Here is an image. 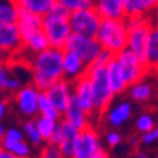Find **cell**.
Returning <instances> with one entry per match:
<instances>
[{
	"label": "cell",
	"instance_id": "1",
	"mask_svg": "<svg viewBox=\"0 0 158 158\" xmlns=\"http://www.w3.org/2000/svg\"><path fill=\"white\" fill-rule=\"evenodd\" d=\"M64 50L48 47L47 50L34 54L30 63L31 70V84L40 91H47L53 84L64 78L63 70Z\"/></svg>",
	"mask_w": 158,
	"mask_h": 158
},
{
	"label": "cell",
	"instance_id": "2",
	"mask_svg": "<svg viewBox=\"0 0 158 158\" xmlns=\"http://www.w3.org/2000/svg\"><path fill=\"white\" fill-rule=\"evenodd\" d=\"M70 17V11L59 3L47 16L43 17V31L50 41V47L64 50L67 41L73 34Z\"/></svg>",
	"mask_w": 158,
	"mask_h": 158
},
{
	"label": "cell",
	"instance_id": "3",
	"mask_svg": "<svg viewBox=\"0 0 158 158\" xmlns=\"http://www.w3.org/2000/svg\"><path fill=\"white\" fill-rule=\"evenodd\" d=\"M96 39L101 44L103 50L110 52L117 56L123 50L128 47V26L125 20H115V19H103L100 24L98 33Z\"/></svg>",
	"mask_w": 158,
	"mask_h": 158
},
{
	"label": "cell",
	"instance_id": "4",
	"mask_svg": "<svg viewBox=\"0 0 158 158\" xmlns=\"http://www.w3.org/2000/svg\"><path fill=\"white\" fill-rule=\"evenodd\" d=\"M127 26H128V48L148 66V44L154 20L150 15L138 16L127 19Z\"/></svg>",
	"mask_w": 158,
	"mask_h": 158
},
{
	"label": "cell",
	"instance_id": "5",
	"mask_svg": "<svg viewBox=\"0 0 158 158\" xmlns=\"http://www.w3.org/2000/svg\"><path fill=\"white\" fill-rule=\"evenodd\" d=\"M87 76L93 83L94 90V104H96V113H104L110 107V103L114 98V93L111 90L108 76H107V66L91 64L87 70Z\"/></svg>",
	"mask_w": 158,
	"mask_h": 158
},
{
	"label": "cell",
	"instance_id": "6",
	"mask_svg": "<svg viewBox=\"0 0 158 158\" xmlns=\"http://www.w3.org/2000/svg\"><path fill=\"white\" fill-rule=\"evenodd\" d=\"M64 50L78 54L87 63V66L90 67L98 59V56L103 52V47H101V44L98 43L96 37H87L83 36V34L73 33L69 39V41H67Z\"/></svg>",
	"mask_w": 158,
	"mask_h": 158
},
{
	"label": "cell",
	"instance_id": "7",
	"mask_svg": "<svg viewBox=\"0 0 158 158\" xmlns=\"http://www.w3.org/2000/svg\"><path fill=\"white\" fill-rule=\"evenodd\" d=\"M115 59H117L118 64L121 67L123 74H124L128 87L141 81L145 77V74L148 73V70H150V67L144 61H141L140 57L134 52H131L128 47L123 50L121 53H118L115 56Z\"/></svg>",
	"mask_w": 158,
	"mask_h": 158
},
{
	"label": "cell",
	"instance_id": "8",
	"mask_svg": "<svg viewBox=\"0 0 158 158\" xmlns=\"http://www.w3.org/2000/svg\"><path fill=\"white\" fill-rule=\"evenodd\" d=\"M70 20L73 33L83 34V36L87 37H96L97 33H98L103 17L100 16L96 7H91L71 13Z\"/></svg>",
	"mask_w": 158,
	"mask_h": 158
},
{
	"label": "cell",
	"instance_id": "9",
	"mask_svg": "<svg viewBox=\"0 0 158 158\" xmlns=\"http://www.w3.org/2000/svg\"><path fill=\"white\" fill-rule=\"evenodd\" d=\"M80 130H77L74 125H71L70 123H67L66 120L61 118L59 121V125H57L54 134H53V137L50 138V141L47 144L57 145L64 157L71 158L74 154V148H76L78 137H80Z\"/></svg>",
	"mask_w": 158,
	"mask_h": 158
},
{
	"label": "cell",
	"instance_id": "10",
	"mask_svg": "<svg viewBox=\"0 0 158 158\" xmlns=\"http://www.w3.org/2000/svg\"><path fill=\"white\" fill-rule=\"evenodd\" d=\"M40 90L34 84L23 85L15 96V103L17 106V110L20 114L27 118H34L36 114H39V97Z\"/></svg>",
	"mask_w": 158,
	"mask_h": 158
},
{
	"label": "cell",
	"instance_id": "11",
	"mask_svg": "<svg viewBox=\"0 0 158 158\" xmlns=\"http://www.w3.org/2000/svg\"><path fill=\"white\" fill-rule=\"evenodd\" d=\"M100 151H103V148L100 143L98 132L93 128V125H88L87 128L80 132L71 158H96Z\"/></svg>",
	"mask_w": 158,
	"mask_h": 158
},
{
	"label": "cell",
	"instance_id": "12",
	"mask_svg": "<svg viewBox=\"0 0 158 158\" xmlns=\"http://www.w3.org/2000/svg\"><path fill=\"white\" fill-rule=\"evenodd\" d=\"M0 48L4 56H16L24 50L22 33L17 24L0 23Z\"/></svg>",
	"mask_w": 158,
	"mask_h": 158
},
{
	"label": "cell",
	"instance_id": "13",
	"mask_svg": "<svg viewBox=\"0 0 158 158\" xmlns=\"http://www.w3.org/2000/svg\"><path fill=\"white\" fill-rule=\"evenodd\" d=\"M46 93H47L48 98L52 100V103L56 106V108L61 114H64V111L67 110L69 103H70L71 97L74 94L73 83L66 80V78H63V80L57 81L56 84H53Z\"/></svg>",
	"mask_w": 158,
	"mask_h": 158
},
{
	"label": "cell",
	"instance_id": "14",
	"mask_svg": "<svg viewBox=\"0 0 158 158\" xmlns=\"http://www.w3.org/2000/svg\"><path fill=\"white\" fill-rule=\"evenodd\" d=\"M74 96L77 97L80 104L83 106L85 111L91 115L96 113V104H94V90H93V83L87 74L80 77L73 83Z\"/></svg>",
	"mask_w": 158,
	"mask_h": 158
},
{
	"label": "cell",
	"instance_id": "15",
	"mask_svg": "<svg viewBox=\"0 0 158 158\" xmlns=\"http://www.w3.org/2000/svg\"><path fill=\"white\" fill-rule=\"evenodd\" d=\"M63 70H64V78L71 83L78 80L80 77L85 76L88 66L78 54L73 52L64 50V59H63Z\"/></svg>",
	"mask_w": 158,
	"mask_h": 158
},
{
	"label": "cell",
	"instance_id": "16",
	"mask_svg": "<svg viewBox=\"0 0 158 158\" xmlns=\"http://www.w3.org/2000/svg\"><path fill=\"white\" fill-rule=\"evenodd\" d=\"M88 118H90V114L83 108V106H81L80 101L77 100V97L73 94L67 110L63 114V120H66L67 123H70L71 125H74L77 130L83 131V130L87 128L88 125H90Z\"/></svg>",
	"mask_w": 158,
	"mask_h": 158
},
{
	"label": "cell",
	"instance_id": "17",
	"mask_svg": "<svg viewBox=\"0 0 158 158\" xmlns=\"http://www.w3.org/2000/svg\"><path fill=\"white\" fill-rule=\"evenodd\" d=\"M17 26H19L20 33H22L23 43H24V40H27L30 36H33L37 31L43 30V17L34 15V13H30V11L22 10L20 11Z\"/></svg>",
	"mask_w": 158,
	"mask_h": 158
},
{
	"label": "cell",
	"instance_id": "18",
	"mask_svg": "<svg viewBox=\"0 0 158 158\" xmlns=\"http://www.w3.org/2000/svg\"><path fill=\"white\" fill-rule=\"evenodd\" d=\"M96 9L103 19H115V20L127 19L123 0H97Z\"/></svg>",
	"mask_w": 158,
	"mask_h": 158
},
{
	"label": "cell",
	"instance_id": "19",
	"mask_svg": "<svg viewBox=\"0 0 158 158\" xmlns=\"http://www.w3.org/2000/svg\"><path fill=\"white\" fill-rule=\"evenodd\" d=\"M19 9L23 11H30L37 16H47L57 6V0H15Z\"/></svg>",
	"mask_w": 158,
	"mask_h": 158
},
{
	"label": "cell",
	"instance_id": "20",
	"mask_svg": "<svg viewBox=\"0 0 158 158\" xmlns=\"http://www.w3.org/2000/svg\"><path fill=\"white\" fill-rule=\"evenodd\" d=\"M107 76H108V81H110L111 90H113L114 94H121L123 91H125L128 88V84L125 81L121 67H120L115 57L107 66Z\"/></svg>",
	"mask_w": 158,
	"mask_h": 158
},
{
	"label": "cell",
	"instance_id": "21",
	"mask_svg": "<svg viewBox=\"0 0 158 158\" xmlns=\"http://www.w3.org/2000/svg\"><path fill=\"white\" fill-rule=\"evenodd\" d=\"M131 114H132L131 104L127 103V101H123V103L117 104L115 107H113L111 110H108V113H107V121H108V124L111 127L118 128L124 123L128 121V118L131 117Z\"/></svg>",
	"mask_w": 158,
	"mask_h": 158
},
{
	"label": "cell",
	"instance_id": "22",
	"mask_svg": "<svg viewBox=\"0 0 158 158\" xmlns=\"http://www.w3.org/2000/svg\"><path fill=\"white\" fill-rule=\"evenodd\" d=\"M29 144L30 143L26 140H13L9 137H2V150L20 158H30L31 150Z\"/></svg>",
	"mask_w": 158,
	"mask_h": 158
},
{
	"label": "cell",
	"instance_id": "23",
	"mask_svg": "<svg viewBox=\"0 0 158 158\" xmlns=\"http://www.w3.org/2000/svg\"><path fill=\"white\" fill-rule=\"evenodd\" d=\"M20 11L22 10L15 3V0H2V3H0V23L17 24Z\"/></svg>",
	"mask_w": 158,
	"mask_h": 158
},
{
	"label": "cell",
	"instance_id": "24",
	"mask_svg": "<svg viewBox=\"0 0 158 158\" xmlns=\"http://www.w3.org/2000/svg\"><path fill=\"white\" fill-rule=\"evenodd\" d=\"M0 87L4 93H9V94H13V96L23 87L20 78L11 76L9 67L4 66V64L2 66V70H0Z\"/></svg>",
	"mask_w": 158,
	"mask_h": 158
},
{
	"label": "cell",
	"instance_id": "25",
	"mask_svg": "<svg viewBox=\"0 0 158 158\" xmlns=\"http://www.w3.org/2000/svg\"><path fill=\"white\" fill-rule=\"evenodd\" d=\"M50 47V41H48L47 36L43 30L37 31L36 34L30 36L27 40H24V50L33 53V54H39V53L44 52Z\"/></svg>",
	"mask_w": 158,
	"mask_h": 158
},
{
	"label": "cell",
	"instance_id": "26",
	"mask_svg": "<svg viewBox=\"0 0 158 158\" xmlns=\"http://www.w3.org/2000/svg\"><path fill=\"white\" fill-rule=\"evenodd\" d=\"M148 67L150 70L158 73V23H154L152 31L150 37V44H148Z\"/></svg>",
	"mask_w": 158,
	"mask_h": 158
},
{
	"label": "cell",
	"instance_id": "27",
	"mask_svg": "<svg viewBox=\"0 0 158 158\" xmlns=\"http://www.w3.org/2000/svg\"><path fill=\"white\" fill-rule=\"evenodd\" d=\"M39 115L52 117L54 120H59V121L63 118V114L56 108V106L52 103V100L48 98L46 91H41L40 97H39Z\"/></svg>",
	"mask_w": 158,
	"mask_h": 158
},
{
	"label": "cell",
	"instance_id": "28",
	"mask_svg": "<svg viewBox=\"0 0 158 158\" xmlns=\"http://www.w3.org/2000/svg\"><path fill=\"white\" fill-rule=\"evenodd\" d=\"M36 123H37L39 130H40V134L43 137V140L46 143H48L50 138L53 137V134H54L57 125H59V120H54L52 117H46V115H39L36 118Z\"/></svg>",
	"mask_w": 158,
	"mask_h": 158
},
{
	"label": "cell",
	"instance_id": "29",
	"mask_svg": "<svg viewBox=\"0 0 158 158\" xmlns=\"http://www.w3.org/2000/svg\"><path fill=\"white\" fill-rule=\"evenodd\" d=\"M130 96L131 98H134L135 101H140V103H144V101H148L152 96V88L148 83L145 81H138L135 84L130 85Z\"/></svg>",
	"mask_w": 158,
	"mask_h": 158
},
{
	"label": "cell",
	"instance_id": "30",
	"mask_svg": "<svg viewBox=\"0 0 158 158\" xmlns=\"http://www.w3.org/2000/svg\"><path fill=\"white\" fill-rule=\"evenodd\" d=\"M23 131L26 134V138L31 145H40L41 143H44L43 137L40 134V130L37 127V123H36V118H29L24 121L23 124Z\"/></svg>",
	"mask_w": 158,
	"mask_h": 158
},
{
	"label": "cell",
	"instance_id": "31",
	"mask_svg": "<svg viewBox=\"0 0 158 158\" xmlns=\"http://www.w3.org/2000/svg\"><path fill=\"white\" fill-rule=\"evenodd\" d=\"M57 2L63 7H66L70 13H74V11L83 10V9L96 7L97 0H57Z\"/></svg>",
	"mask_w": 158,
	"mask_h": 158
},
{
	"label": "cell",
	"instance_id": "32",
	"mask_svg": "<svg viewBox=\"0 0 158 158\" xmlns=\"http://www.w3.org/2000/svg\"><path fill=\"white\" fill-rule=\"evenodd\" d=\"M127 13V19L138 17V16H145L143 6V0H123Z\"/></svg>",
	"mask_w": 158,
	"mask_h": 158
},
{
	"label": "cell",
	"instance_id": "33",
	"mask_svg": "<svg viewBox=\"0 0 158 158\" xmlns=\"http://www.w3.org/2000/svg\"><path fill=\"white\" fill-rule=\"evenodd\" d=\"M135 127L138 131L144 134V132H148V131L155 128V121L150 114H141L140 117L137 118Z\"/></svg>",
	"mask_w": 158,
	"mask_h": 158
},
{
	"label": "cell",
	"instance_id": "34",
	"mask_svg": "<svg viewBox=\"0 0 158 158\" xmlns=\"http://www.w3.org/2000/svg\"><path fill=\"white\" fill-rule=\"evenodd\" d=\"M141 144H145V145H150V144H154L158 141V132H157V128L151 130L148 132H144L143 135L140 138Z\"/></svg>",
	"mask_w": 158,
	"mask_h": 158
},
{
	"label": "cell",
	"instance_id": "35",
	"mask_svg": "<svg viewBox=\"0 0 158 158\" xmlns=\"http://www.w3.org/2000/svg\"><path fill=\"white\" fill-rule=\"evenodd\" d=\"M3 137H9V138H13V140H26V134L24 131H20L19 128H7L6 134Z\"/></svg>",
	"mask_w": 158,
	"mask_h": 158
},
{
	"label": "cell",
	"instance_id": "36",
	"mask_svg": "<svg viewBox=\"0 0 158 158\" xmlns=\"http://www.w3.org/2000/svg\"><path fill=\"white\" fill-rule=\"evenodd\" d=\"M120 143H121V135L117 131H110L107 134V144L110 147H117Z\"/></svg>",
	"mask_w": 158,
	"mask_h": 158
},
{
	"label": "cell",
	"instance_id": "37",
	"mask_svg": "<svg viewBox=\"0 0 158 158\" xmlns=\"http://www.w3.org/2000/svg\"><path fill=\"white\" fill-rule=\"evenodd\" d=\"M143 6L145 15H152L158 9V0H143Z\"/></svg>",
	"mask_w": 158,
	"mask_h": 158
},
{
	"label": "cell",
	"instance_id": "38",
	"mask_svg": "<svg viewBox=\"0 0 158 158\" xmlns=\"http://www.w3.org/2000/svg\"><path fill=\"white\" fill-rule=\"evenodd\" d=\"M6 108H7V101L6 100H2V103H0V117H4L6 114Z\"/></svg>",
	"mask_w": 158,
	"mask_h": 158
},
{
	"label": "cell",
	"instance_id": "39",
	"mask_svg": "<svg viewBox=\"0 0 158 158\" xmlns=\"http://www.w3.org/2000/svg\"><path fill=\"white\" fill-rule=\"evenodd\" d=\"M0 158H20V157H16V155L10 154V152H7V151L2 150L0 151Z\"/></svg>",
	"mask_w": 158,
	"mask_h": 158
},
{
	"label": "cell",
	"instance_id": "40",
	"mask_svg": "<svg viewBox=\"0 0 158 158\" xmlns=\"http://www.w3.org/2000/svg\"><path fill=\"white\" fill-rule=\"evenodd\" d=\"M96 158H110V157H108V154H107L106 151L103 150V151H100L98 154L96 155Z\"/></svg>",
	"mask_w": 158,
	"mask_h": 158
},
{
	"label": "cell",
	"instance_id": "41",
	"mask_svg": "<svg viewBox=\"0 0 158 158\" xmlns=\"http://www.w3.org/2000/svg\"><path fill=\"white\" fill-rule=\"evenodd\" d=\"M151 17H152V20H154V23H158V9L152 13V15H150Z\"/></svg>",
	"mask_w": 158,
	"mask_h": 158
},
{
	"label": "cell",
	"instance_id": "42",
	"mask_svg": "<svg viewBox=\"0 0 158 158\" xmlns=\"http://www.w3.org/2000/svg\"><path fill=\"white\" fill-rule=\"evenodd\" d=\"M137 158H150L148 155H145V154H138L137 155Z\"/></svg>",
	"mask_w": 158,
	"mask_h": 158
},
{
	"label": "cell",
	"instance_id": "43",
	"mask_svg": "<svg viewBox=\"0 0 158 158\" xmlns=\"http://www.w3.org/2000/svg\"><path fill=\"white\" fill-rule=\"evenodd\" d=\"M155 128H157V132H158V125H157V127H155Z\"/></svg>",
	"mask_w": 158,
	"mask_h": 158
},
{
	"label": "cell",
	"instance_id": "44",
	"mask_svg": "<svg viewBox=\"0 0 158 158\" xmlns=\"http://www.w3.org/2000/svg\"><path fill=\"white\" fill-rule=\"evenodd\" d=\"M157 158H158V157H157Z\"/></svg>",
	"mask_w": 158,
	"mask_h": 158
}]
</instances>
